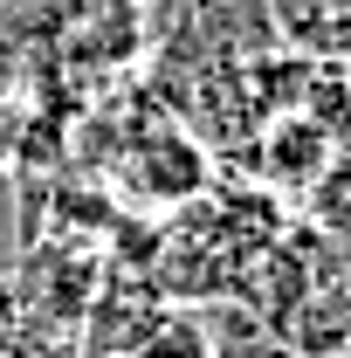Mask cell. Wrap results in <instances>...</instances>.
Masks as SVG:
<instances>
[{"label":"cell","mask_w":351,"mask_h":358,"mask_svg":"<svg viewBox=\"0 0 351 358\" xmlns=\"http://www.w3.org/2000/svg\"><path fill=\"white\" fill-rule=\"evenodd\" d=\"M345 69H351V55H345Z\"/></svg>","instance_id":"52a82bcc"},{"label":"cell","mask_w":351,"mask_h":358,"mask_svg":"<svg viewBox=\"0 0 351 358\" xmlns=\"http://www.w3.org/2000/svg\"><path fill=\"white\" fill-rule=\"evenodd\" d=\"M303 221L324 234V241H338V248H351V145L317 173V186L303 193Z\"/></svg>","instance_id":"3957f363"},{"label":"cell","mask_w":351,"mask_h":358,"mask_svg":"<svg viewBox=\"0 0 351 358\" xmlns=\"http://www.w3.org/2000/svg\"><path fill=\"white\" fill-rule=\"evenodd\" d=\"M338 152L345 145L324 131V124H310L303 110H275L262 131H255V179H262V193H275V200H303Z\"/></svg>","instance_id":"6da1fadb"},{"label":"cell","mask_w":351,"mask_h":358,"mask_svg":"<svg viewBox=\"0 0 351 358\" xmlns=\"http://www.w3.org/2000/svg\"><path fill=\"white\" fill-rule=\"evenodd\" d=\"M296 110L310 124H324L338 145H351V69L345 62H310V83L296 96Z\"/></svg>","instance_id":"277c9868"},{"label":"cell","mask_w":351,"mask_h":358,"mask_svg":"<svg viewBox=\"0 0 351 358\" xmlns=\"http://www.w3.org/2000/svg\"><path fill=\"white\" fill-rule=\"evenodd\" d=\"M131 166H138V193H145L152 207H186V200L207 193V152H200L186 131L145 138V145L131 152Z\"/></svg>","instance_id":"7a4b0ae2"},{"label":"cell","mask_w":351,"mask_h":358,"mask_svg":"<svg viewBox=\"0 0 351 358\" xmlns=\"http://www.w3.org/2000/svg\"><path fill=\"white\" fill-rule=\"evenodd\" d=\"M124 358H214V331H200L193 317H166V324Z\"/></svg>","instance_id":"5b68a950"},{"label":"cell","mask_w":351,"mask_h":358,"mask_svg":"<svg viewBox=\"0 0 351 358\" xmlns=\"http://www.w3.org/2000/svg\"><path fill=\"white\" fill-rule=\"evenodd\" d=\"M28 331V317H21V289H14V268H0V358L14 352V338Z\"/></svg>","instance_id":"8992f818"}]
</instances>
